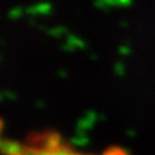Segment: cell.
Returning a JSON list of instances; mask_svg holds the SVG:
<instances>
[{
    "instance_id": "6da1fadb",
    "label": "cell",
    "mask_w": 155,
    "mask_h": 155,
    "mask_svg": "<svg viewBox=\"0 0 155 155\" xmlns=\"http://www.w3.org/2000/svg\"><path fill=\"white\" fill-rule=\"evenodd\" d=\"M0 151L4 155H94L75 151L69 145L62 142L58 133L49 132L40 136L31 143H19L16 141L0 138ZM100 155H132L128 150L120 146H110Z\"/></svg>"
},
{
    "instance_id": "7a4b0ae2",
    "label": "cell",
    "mask_w": 155,
    "mask_h": 155,
    "mask_svg": "<svg viewBox=\"0 0 155 155\" xmlns=\"http://www.w3.org/2000/svg\"><path fill=\"white\" fill-rule=\"evenodd\" d=\"M25 12L27 14H30V16H35V14H49V13H52V5L47 2L38 3L35 5L27 7Z\"/></svg>"
},
{
    "instance_id": "3957f363",
    "label": "cell",
    "mask_w": 155,
    "mask_h": 155,
    "mask_svg": "<svg viewBox=\"0 0 155 155\" xmlns=\"http://www.w3.org/2000/svg\"><path fill=\"white\" fill-rule=\"evenodd\" d=\"M69 44H71L74 48L76 47H79V48H84L85 47V43L83 39H80V38H78L75 36L74 34H67V40H66Z\"/></svg>"
},
{
    "instance_id": "277c9868",
    "label": "cell",
    "mask_w": 155,
    "mask_h": 155,
    "mask_svg": "<svg viewBox=\"0 0 155 155\" xmlns=\"http://www.w3.org/2000/svg\"><path fill=\"white\" fill-rule=\"evenodd\" d=\"M66 31H67V28L65 26H54L52 28H48V34L53 36H61L64 34H66Z\"/></svg>"
},
{
    "instance_id": "5b68a950",
    "label": "cell",
    "mask_w": 155,
    "mask_h": 155,
    "mask_svg": "<svg viewBox=\"0 0 155 155\" xmlns=\"http://www.w3.org/2000/svg\"><path fill=\"white\" fill-rule=\"evenodd\" d=\"M23 12V9L21 7H14L12 9H9V12H8V16L11 17V18H18L19 16L22 14Z\"/></svg>"
},
{
    "instance_id": "8992f818",
    "label": "cell",
    "mask_w": 155,
    "mask_h": 155,
    "mask_svg": "<svg viewBox=\"0 0 155 155\" xmlns=\"http://www.w3.org/2000/svg\"><path fill=\"white\" fill-rule=\"evenodd\" d=\"M61 48H62V49H65V51H69V52L74 51V47H72L71 44H69V43H67V41H65L64 44L61 45Z\"/></svg>"
},
{
    "instance_id": "52a82bcc",
    "label": "cell",
    "mask_w": 155,
    "mask_h": 155,
    "mask_svg": "<svg viewBox=\"0 0 155 155\" xmlns=\"http://www.w3.org/2000/svg\"><path fill=\"white\" fill-rule=\"evenodd\" d=\"M57 75H58V76H64V78H65L67 74H66V71H65V70H58V71H57Z\"/></svg>"
},
{
    "instance_id": "ba28073f",
    "label": "cell",
    "mask_w": 155,
    "mask_h": 155,
    "mask_svg": "<svg viewBox=\"0 0 155 155\" xmlns=\"http://www.w3.org/2000/svg\"><path fill=\"white\" fill-rule=\"evenodd\" d=\"M4 93H5V96H8V97H12V98H14V94L12 93V92H9V91H5V92H4Z\"/></svg>"
},
{
    "instance_id": "9c48e42d",
    "label": "cell",
    "mask_w": 155,
    "mask_h": 155,
    "mask_svg": "<svg viewBox=\"0 0 155 155\" xmlns=\"http://www.w3.org/2000/svg\"><path fill=\"white\" fill-rule=\"evenodd\" d=\"M0 44H2V45L4 44V40H3V39H0Z\"/></svg>"
},
{
    "instance_id": "30bf717a",
    "label": "cell",
    "mask_w": 155,
    "mask_h": 155,
    "mask_svg": "<svg viewBox=\"0 0 155 155\" xmlns=\"http://www.w3.org/2000/svg\"><path fill=\"white\" fill-rule=\"evenodd\" d=\"M0 60H2V56H0Z\"/></svg>"
}]
</instances>
